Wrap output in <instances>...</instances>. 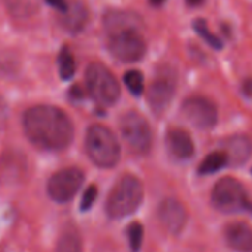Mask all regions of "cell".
<instances>
[{"label":"cell","instance_id":"30bf717a","mask_svg":"<svg viewBox=\"0 0 252 252\" xmlns=\"http://www.w3.org/2000/svg\"><path fill=\"white\" fill-rule=\"evenodd\" d=\"M176 93V81L168 75L155 78L148 89V102L155 114H161L171 103Z\"/></svg>","mask_w":252,"mask_h":252},{"label":"cell","instance_id":"ba28073f","mask_svg":"<svg viewBox=\"0 0 252 252\" xmlns=\"http://www.w3.org/2000/svg\"><path fill=\"white\" fill-rule=\"evenodd\" d=\"M185 120L199 130H210L219 121V109L213 100L204 96H189L182 103Z\"/></svg>","mask_w":252,"mask_h":252},{"label":"cell","instance_id":"52a82bcc","mask_svg":"<svg viewBox=\"0 0 252 252\" xmlns=\"http://www.w3.org/2000/svg\"><path fill=\"white\" fill-rule=\"evenodd\" d=\"M111 55L121 62H137L146 53V41L140 31H121L109 35Z\"/></svg>","mask_w":252,"mask_h":252},{"label":"cell","instance_id":"d6986e66","mask_svg":"<svg viewBox=\"0 0 252 252\" xmlns=\"http://www.w3.org/2000/svg\"><path fill=\"white\" fill-rule=\"evenodd\" d=\"M229 164V158L226 152H211L204 158V161L199 165V174H214L224 168Z\"/></svg>","mask_w":252,"mask_h":252},{"label":"cell","instance_id":"d4e9b609","mask_svg":"<svg viewBox=\"0 0 252 252\" xmlns=\"http://www.w3.org/2000/svg\"><path fill=\"white\" fill-rule=\"evenodd\" d=\"M47 4H50L52 7L58 9L59 12H63L68 6V1L66 0H44Z\"/></svg>","mask_w":252,"mask_h":252},{"label":"cell","instance_id":"7c38bea8","mask_svg":"<svg viewBox=\"0 0 252 252\" xmlns=\"http://www.w3.org/2000/svg\"><path fill=\"white\" fill-rule=\"evenodd\" d=\"M103 27L108 35L121 32V31H142L143 30V19L128 10H109L103 16Z\"/></svg>","mask_w":252,"mask_h":252},{"label":"cell","instance_id":"ffe728a7","mask_svg":"<svg viewBox=\"0 0 252 252\" xmlns=\"http://www.w3.org/2000/svg\"><path fill=\"white\" fill-rule=\"evenodd\" d=\"M193 28H195V31L201 35V38L205 40L213 49H217V50L223 49V41H221L216 34H213V32L208 30L207 21H204V19H196V21H193Z\"/></svg>","mask_w":252,"mask_h":252},{"label":"cell","instance_id":"5b68a950","mask_svg":"<svg viewBox=\"0 0 252 252\" xmlns=\"http://www.w3.org/2000/svg\"><path fill=\"white\" fill-rule=\"evenodd\" d=\"M121 136L128 149L137 155H145L152 146V128L148 120L137 111L126 112L120 120Z\"/></svg>","mask_w":252,"mask_h":252},{"label":"cell","instance_id":"4fadbf2b","mask_svg":"<svg viewBox=\"0 0 252 252\" xmlns=\"http://www.w3.org/2000/svg\"><path fill=\"white\" fill-rule=\"evenodd\" d=\"M165 145L168 152L177 159H189L195 154V143L190 134L182 128H171L167 131Z\"/></svg>","mask_w":252,"mask_h":252},{"label":"cell","instance_id":"484cf974","mask_svg":"<svg viewBox=\"0 0 252 252\" xmlns=\"http://www.w3.org/2000/svg\"><path fill=\"white\" fill-rule=\"evenodd\" d=\"M189 4H192V6H198V4H201L202 3V0H186Z\"/></svg>","mask_w":252,"mask_h":252},{"label":"cell","instance_id":"4316f807","mask_svg":"<svg viewBox=\"0 0 252 252\" xmlns=\"http://www.w3.org/2000/svg\"><path fill=\"white\" fill-rule=\"evenodd\" d=\"M149 1H151L152 4H155V6H158V4H162V3H164L165 0H149Z\"/></svg>","mask_w":252,"mask_h":252},{"label":"cell","instance_id":"ac0fdd59","mask_svg":"<svg viewBox=\"0 0 252 252\" xmlns=\"http://www.w3.org/2000/svg\"><path fill=\"white\" fill-rule=\"evenodd\" d=\"M56 252H83L81 238L74 227H68L58 239Z\"/></svg>","mask_w":252,"mask_h":252},{"label":"cell","instance_id":"6da1fadb","mask_svg":"<svg viewBox=\"0 0 252 252\" xmlns=\"http://www.w3.org/2000/svg\"><path fill=\"white\" fill-rule=\"evenodd\" d=\"M22 124L28 140L44 151H63L74 139L71 118L52 105H37L27 109Z\"/></svg>","mask_w":252,"mask_h":252},{"label":"cell","instance_id":"e0dca14e","mask_svg":"<svg viewBox=\"0 0 252 252\" xmlns=\"http://www.w3.org/2000/svg\"><path fill=\"white\" fill-rule=\"evenodd\" d=\"M9 13L16 19H27L37 13L41 0H4Z\"/></svg>","mask_w":252,"mask_h":252},{"label":"cell","instance_id":"277c9868","mask_svg":"<svg viewBox=\"0 0 252 252\" xmlns=\"http://www.w3.org/2000/svg\"><path fill=\"white\" fill-rule=\"evenodd\" d=\"M86 86L89 94L102 106L114 105L121 94L115 75L100 62H92L86 69Z\"/></svg>","mask_w":252,"mask_h":252},{"label":"cell","instance_id":"8992f818","mask_svg":"<svg viewBox=\"0 0 252 252\" xmlns=\"http://www.w3.org/2000/svg\"><path fill=\"white\" fill-rule=\"evenodd\" d=\"M213 205L227 214L252 211V205L248 202L244 186L233 177H224L217 182L211 193Z\"/></svg>","mask_w":252,"mask_h":252},{"label":"cell","instance_id":"9a60e30c","mask_svg":"<svg viewBox=\"0 0 252 252\" xmlns=\"http://www.w3.org/2000/svg\"><path fill=\"white\" fill-rule=\"evenodd\" d=\"M227 245L238 252H252V229L245 223H232L224 230Z\"/></svg>","mask_w":252,"mask_h":252},{"label":"cell","instance_id":"7a4b0ae2","mask_svg":"<svg viewBox=\"0 0 252 252\" xmlns=\"http://www.w3.org/2000/svg\"><path fill=\"white\" fill-rule=\"evenodd\" d=\"M142 201H143L142 182L136 176L126 174L115 183V186L109 192L105 210L111 219L118 220L136 213Z\"/></svg>","mask_w":252,"mask_h":252},{"label":"cell","instance_id":"cb8c5ba5","mask_svg":"<svg viewBox=\"0 0 252 252\" xmlns=\"http://www.w3.org/2000/svg\"><path fill=\"white\" fill-rule=\"evenodd\" d=\"M97 198V188L96 186H89L86 189V192L83 193L81 202H80V210L81 211H87L93 207L94 201Z\"/></svg>","mask_w":252,"mask_h":252},{"label":"cell","instance_id":"3957f363","mask_svg":"<svg viewBox=\"0 0 252 252\" xmlns=\"http://www.w3.org/2000/svg\"><path fill=\"white\" fill-rule=\"evenodd\" d=\"M86 152L93 164L100 168H112L118 164L121 148L117 136L102 124H93L86 133Z\"/></svg>","mask_w":252,"mask_h":252},{"label":"cell","instance_id":"5bb4252c","mask_svg":"<svg viewBox=\"0 0 252 252\" xmlns=\"http://www.w3.org/2000/svg\"><path fill=\"white\" fill-rule=\"evenodd\" d=\"M61 13H62L61 25L68 32H72V34L80 32L86 27V24L89 21V9L80 0L69 1L66 9L63 12H61Z\"/></svg>","mask_w":252,"mask_h":252},{"label":"cell","instance_id":"9c48e42d","mask_svg":"<svg viewBox=\"0 0 252 252\" xmlns=\"http://www.w3.org/2000/svg\"><path fill=\"white\" fill-rule=\"evenodd\" d=\"M84 173L80 168L69 167L55 173L47 182V193L56 202H69L81 189Z\"/></svg>","mask_w":252,"mask_h":252},{"label":"cell","instance_id":"7402d4cb","mask_svg":"<svg viewBox=\"0 0 252 252\" xmlns=\"http://www.w3.org/2000/svg\"><path fill=\"white\" fill-rule=\"evenodd\" d=\"M58 62H59V74H61V77L63 80L72 78V75L75 74V61H74V56L71 55V52L68 49H63L59 53Z\"/></svg>","mask_w":252,"mask_h":252},{"label":"cell","instance_id":"2e32d148","mask_svg":"<svg viewBox=\"0 0 252 252\" xmlns=\"http://www.w3.org/2000/svg\"><path fill=\"white\" fill-rule=\"evenodd\" d=\"M224 152L229 158V164L242 165L252 154V143L247 136H233L224 142Z\"/></svg>","mask_w":252,"mask_h":252},{"label":"cell","instance_id":"603a6c76","mask_svg":"<svg viewBox=\"0 0 252 252\" xmlns=\"http://www.w3.org/2000/svg\"><path fill=\"white\" fill-rule=\"evenodd\" d=\"M127 236L130 242V248L133 252H137L143 242V227L139 223H131L127 229Z\"/></svg>","mask_w":252,"mask_h":252},{"label":"cell","instance_id":"8fae6325","mask_svg":"<svg viewBox=\"0 0 252 252\" xmlns=\"http://www.w3.org/2000/svg\"><path fill=\"white\" fill-rule=\"evenodd\" d=\"M158 219L161 224L168 230L170 233H180L186 224L188 213L183 204L174 198H167L159 204L158 208Z\"/></svg>","mask_w":252,"mask_h":252},{"label":"cell","instance_id":"44dd1931","mask_svg":"<svg viewBox=\"0 0 252 252\" xmlns=\"http://www.w3.org/2000/svg\"><path fill=\"white\" fill-rule=\"evenodd\" d=\"M124 84L127 86V89L134 94V96H140L145 90V78L143 74L137 69H130L124 74Z\"/></svg>","mask_w":252,"mask_h":252}]
</instances>
